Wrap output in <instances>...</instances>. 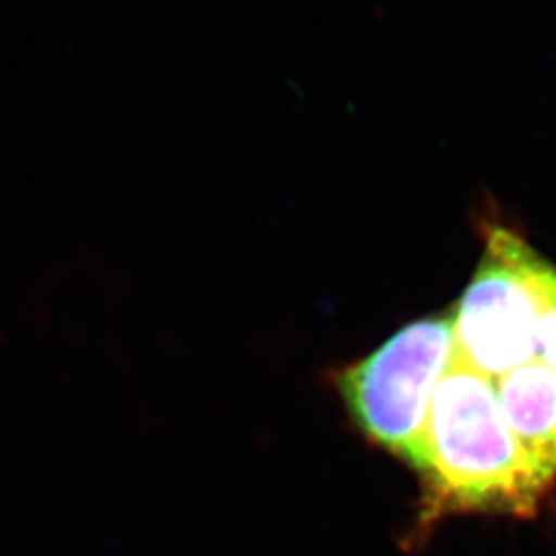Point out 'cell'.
<instances>
[{
	"label": "cell",
	"mask_w": 556,
	"mask_h": 556,
	"mask_svg": "<svg viewBox=\"0 0 556 556\" xmlns=\"http://www.w3.org/2000/svg\"><path fill=\"white\" fill-rule=\"evenodd\" d=\"M438 509L532 516L551 486L514 438L497 381L454 357L439 381L427 433V468Z\"/></svg>",
	"instance_id": "obj_1"
},
{
	"label": "cell",
	"mask_w": 556,
	"mask_h": 556,
	"mask_svg": "<svg viewBox=\"0 0 556 556\" xmlns=\"http://www.w3.org/2000/svg\"><path fill=\"white\" fill-rule=\"evenodd\" d=\"M454 357L452 319H417L334 371L332 386L363 438L425 472L433 396Z\"/></svg>",
	"instance_id": "obj_2"
},
{
	"label": "cell",
	"mask_w": 556,
	"mask_h": 556,
	"mask_svg": "<svg viewBox=\"0 0 556 556\" xmlns=\"http://www.w3.org/2000/svg\"><path fill=\"white\" fill-rule=\"evenodd\" d=\"M555 298V266L514 231L493 227L452 318L456 358L495 381L534 361L540 324Z\"/></svg>",
	"instance_id": "obj_3"
},
{
	"label": "cell",
	"mask_w": 556,
	"mask_h": 556,
	"mask_svg": "<svg viewBox=\"0 0 556 556\" xmlns=\"http://www.w3.org/2000/svg\"><path fill=\"white\" fill-rule=\"evenodd\" d=\"M505 420L548 484L556 477V374L534 358L497 379Z\"/></svg>",
	"instance_id": "obj_4"
},
{
	"label": "cell",
	"mask_w": 556,
	"mask_h": 556,
	"mask_svg": "<svg viewBox=\"0 0 556 556\" xmlns=\"http://www.w3.org/2000/svg\"><path fill=\"white\" fill-rule=\"evenodd\" d=\"M538 358L556 374V298L540 324Z\"/></svg>",
	"instance_id": "obj_5"
}]
</instances>
